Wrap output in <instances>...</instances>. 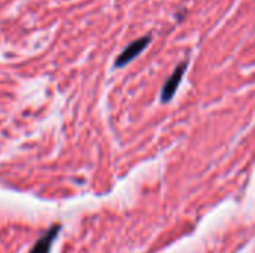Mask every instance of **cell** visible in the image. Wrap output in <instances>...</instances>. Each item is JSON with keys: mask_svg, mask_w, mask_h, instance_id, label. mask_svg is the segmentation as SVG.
<instances>
[{"mask_svg": "<svg viewBox=\"0 0 255 253\" xmlns=\"http://www.w3.org/2000/svg\"><path fill=\"white\" fill-rule=\"evenodd\" d=\"M60 225H54L51 230H48L37 242L36 245L31 248L30 253H51L52 249V245H54V240L57 237V234L60 233Z\"/></svg>", "mask_w": 255, "mask_h": 253, "instance_id": "3", "label": "cell"}, {"mask_svg": "<svg viewBox=\"0 0 255 253\" xmlns=\"http://www.w3.org/2000/svg\"><path fill=\"white\" fill-rule=\"evenodd\" d=\"M151 42V36H143L134 42H131L117 58L115 61V67H124L127 66L130 61H133L139 54H142L145 51V48L148 46V43Z\"/></svg>", "mask_w": 255, "mask_h": 253, "instance_id": "1", "label": "cell"}, {"mask_svg": "<svg viewBox=\"0 0 255 253\" xmlns=\"http://www.w3.org/2000/svg\"><path fill=\"white\" fill-rule=\"evenodd\" d=\"M185 70H187V63H181L176 67V70L172 73V76L166 81V84L163 86V91H161V101L163 103H167V101H170L173 98V95H175V92H176V89H178V86H179V84H181V81L184 78Z\"/></svg>", "mask_w": 255, "mask_h": 253, "instance_id": "2", "label": "cell"}]
</instances>
